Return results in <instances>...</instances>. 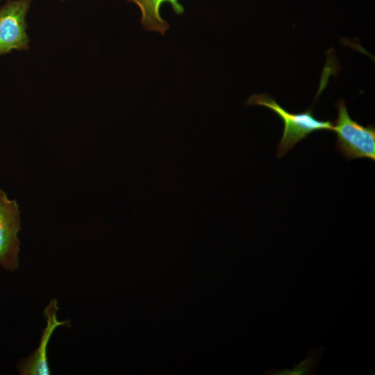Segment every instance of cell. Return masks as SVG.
Here are the masks:
<instances>
[{
    "label": "cell",
    "mask_w": 375,
    "mask_h": 375,
    "mask_svg": "<svg viewBox=\"0 0 375 375\" xmlns=\"http://www.w3.org/2000/svg\"><path fill=\"white\" fill-rule=\"evenodd\" d=\"M61 1H63V0H61Z\"/></svg>",
    "instance_id": "ba28073f"
},
{
    "label": "cell",
    "mask_w": 375,
    "mask_h": 375,
    "mask_svg": "<svg viewBox=\"0 0 375 375\" xmlns=\"http://www.w3.org/2000/svg\"><path fill=\"white\" fill-rule=\"evenodd\" d=\"M338 118L332 131L336 135L335 150L347 160L369 158L375 160V127L362 126L350 117L346 103L341 99L335 103Z\"/></svg>",
    "instance_id": "7a4b0ae2"
},
{
    "label": "cell",
    "mask_w": 375,
    "mask_h": 375,
    "mask_svg": "<svg viewBox=\"0 0 375 375\" xmlns=\"http://www.w3.org/2000/svg\"><path fill=\"white\" fill-rule=\"evenodd\" d=\"M136 3L142 12L141 24L145 30L154 31L164 35L169 28V24L160 16V7L164 3H169L177 15L184 12L183 6L178 0H128Z\"/></svg>",
    "instance_id": "8992f818"
},
{
    "label": "cell",
    "mask_w": 375,
    "mask_h": 375,
    "mask_svg": "<svg viewBox=\"0 0 375 375\" xmlns=\"http://www.w3.org/2000/svg\"><path fill=\"white\" fill-rule=\"evenodd\" d=\"M32 0H7L0 7V56L29 49L26 15Z\"/></svg>",
    "instance_id": "3957f363"
},
{
    "label": "cell",
    "mask_w": 375,
    "mask_h": 375,
    "mask_svg": "<svg viewBox=\"0 0 375 375\" xmlns=\"http://www.w3.org/2000/svg\"><path fill=\"white\" fill-rule=\"evenodd\" d=\"M247 104L265 106L274 111L282 119L283 131L277 147V156L279 158L283 157L299 142L313 132L333 130V123L317 119L311 108L302 112H290L266 94L251 95Z\"/></svg>",
    "instance_id": "6da1fadb"
},
{
    "label": "cell",
    "mask_w": 375,
    "mask_h": 375,
    "mask_svg": "<svg viewBox=\"0 0 375 375\" xmlns=\"http://www.w3.org/2000/svg\"><path fill=\"white\" fill-rule=\"evenodd\" d=\"M58 310L57 301L51 299L44 310L47 319V326L42 332L38 348L34 353L20 362L18 369L23 375H49L50 369L47 359V347L55 329L60 326H65L68 321H58L56 313Z\"/></svg>",
    "instance_id": "5b68a950"
},
{
    "label": "cell",
    "mask_w": 375,
    "mask_h": 375,
    "mask_svg": "<svg viewBox=\"0 0 375 375\" xmlns=\"http://www.w3.org/2000/svg\"><path fill=\"white\" fill-rule=\"evenodd\" d=\"M324 353V347L319 346L308 350L306 358L299 362H293V368L273 369L264 371L267 375H314L317 366Z\"/></svg>",
    "instance_id": "52a82bcc"
},
{
    "label": "cell",
    "mask_w": 375,
    "mask_h": 375,
    "mask_svg": "<svg viewBox=\"0 0 375 375\" xmlns=\"http://www.w3.org/2000/svg\"><path fill=\"white\" fill-rule=\"evenodd\" d=\"M1 1V0H0Z\"/></svg>",
    "instance_id": "9c48e42d"
},
{
    "label": "cell",
    "mask_w": 375,
    "mask_h": 375,
    "mask_svg": "<svg viewBox=\"0 0 375 375\" xmlns=\"http://www.w3.org/2000/svg\"><path fill=\"white\" fill-rule=\"evenodd\" d=\"M20 211L15 200L0 189V265L13 271L19 267Z\"/></svg>",
    "instance_id": "277c9868"
}]
</instances>
